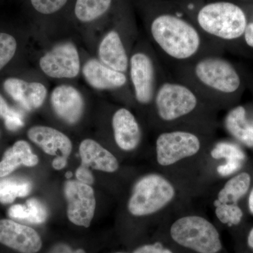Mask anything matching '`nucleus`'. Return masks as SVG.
I'll list each match as a JSON object with an SVG mask.
<instances>
[{
  "mask_svg": "<svg viewBox=\"0 0 253 253\" xmlns=\"http://www.w3.org/2000/svg\"><path fill=\"white\" fill-rule=\"evenodd\" d=\"M150 43L161 62L173 69L211 54H221V45L208 38L191 21L171 13L151 20Z\"/></svg>",
  "mask_w": 253,
  "mask_h": 253,
  "instance_id": "1",
  "label": "nucleus"
},
{
  "mask_svg": "<svg viewBox=\"0 0 253 253\" xmlns=\"http://www.w3.org/2000/svg\"><path fill=\"white\" fill-rule=\"evenodd\" d=\"M172 70L175 79L191 87L214 109L223 98L236 94L241 86L235 67L221 54L202 56Z\"/></svg>",
  "mask_w": 253,
  "mask_h": 253,
  "instance_id": "2",
  "label": "nucleus"
},
{
  "mask_svg": "<svg viewBox=\"0 0 253 253\" xmlns=\"http://www.w3.org/2000/svg\"><path fill=\"white\" fill-rule=\"evenodd\" d=\"M151 108L158 121L164 124L182 121L199 111L214 109L189 86L168 77L158 86Z\"/></svg>",
  "mask_w": 253,
  "mask_h": 253,
  "instance_id": "3",
  "label": "nucleus"
},
{
  "mask_svg": "<svg viewBox=\"0 0 253 253\" xmlns=\"http://www.w3.org/2000/svg\"><path fill=\"white\" fill-rule=\"evenodd\" d=\"M197 27L208 38L221 45L244 36L248 26L244 10L234 3L212 1L200 8L196 16Z\"/></svg>",
  "mask_w": 253,
  "mask_h": 253,
  "instance_id": "4",
  "label": "nucleus"
},
{
  "mask_svg": "<svg viewBox=\"0 0 253 253\" xmlns=\"http://www.w3.org/2000/svg\"><path fill=\"white\" fill-rule=\"evenodd\" d=\"M129 81L138 104L151 107L158 86L167 76L162 62L150 42H145L130 54Z\"/></svg>",
  "mask_w": 253,
  "mask_h": 253,
  "instance_id": "5",
  "label": "nucleus"
},
{
  "mask_svg": "<svg viewBox=\"0 0 253 253\" xmlns=\"http://www.w3.org/2000/svg\"><path fill=\"white\" fill-rule=\"evenodd\" d=\"M170 236L179 246L198 253H218L222 249L215 226L200 216L178 219L171 226Z\"/></svg>",
  "mask_w": 253,
  "mask_h": 253,
  "instance_id": "6",
  "label": "nucleus"
},
{
  "mask_svg": "<svg viewBox=\"0 0 253 253\" xmlns=\"http://www.w3.org/2000/svg\"><path fill=\"white\" fill-rule=\"evenodd\" d=\"M174 196L175 189L166 178L157 174H147L134 185L128 210L136 217L150 215L166 207Z\"/></svg>",
  "mask_w": 253,
  "mask_h": 253,
  "instance_id": "7",
  "label": "nucleus"
},
{
  "mask_svg": "<svg viewBox=\"0 0 253 253\" xmlns=\"http://www.w3.org/2000/svg\"><path fill=\"white\" fill-rule=\"evenodd\" d=\"M202 146L199 134L186 129L165 131L156 141V157L161 166H172L197 154Z\"/></svg>",
  "mask_w": 253,
  "mask_h": 253,
  "instance_id": "8",
  "label": "nucleus"
},
{
  "mask_svg": "<svg viewBox=\"0 0 253 253\" xmlns=\"http://www.w3.org/2000/svg\"><path fill=\"white\" fill-rule=\"evenodd\" d=\"M41 71L48 77L56 79H71L81 72L79 52L72 42L56 44L40 59Z\"/></svg>",
  "mask_w": 253,
  "mask_h": 253,
  "instance_id": "9",
  "label": "nucleus"
},
{
  "mask_svg": "<svg viewBox=\"0 0 253 253\" xmlns=\"http://www.w3.org/2000/svg\"><path fill=\"white\" fill-rule=\"evenodd\" d=\"M68 201V219L76 225L89 227L96 208L94 190L79 181H68L65 184Z\"/></svg>",
  "mask_w": 253,
  "mask_h": 253,
  "instance_id": "10",
  "label": "nucleus"
},
{
  "mask_svg": "<svg viewBox=\"0 0 253 253\" xmlns=\"http://www.w3.org/2000/svg\"><path fill=\"white\" fill-rule=\"evenodd\" d=\"M0 244L20 253H37L42 246L36 231L11 219L0 220Z\"/></svg>",
  "mask_w": 253,
  "mask_h": 253,
  "instance_id": "11",
  "label": "nucleus"
},
{
  "mask_svg": "<svg viewBox=\"0 0 253 253\" xmlns=\"http://www.w3.org/2000/svg\"><path fill=\"white\" fill-rule=\"evenodd\" d=\"M50 102L56 116L68 124L79 122L84 110V100L77 88L69 84L56 86L51 93Z\"/></svg>",
  "mask_w": 253,
  "mask_h": 253,
  "instance_id": "12",
  "label": "nucleus"
},
{
  "mask_svg": "<svg viewBox=\"0 0 253 253\" xmlns=\"http://www.w3.org/2000/svg\"><path fill=\"white\" fill-rule=\"evenodd\" d=\"M4 90L10 97L26 111L41 108L45 101L47 89L38 82H26L17 78H9L3 83Z\"/></svg>",
  "mask_w": 253,
  "mask_h": 253,
  "instance_id": "13",
  "label": "nucleus"
},
{
  "mask_svg": "<svg viewBox=\"0 0 253 253\" xmlns=\"http://www.w3.org/2000/svg\"><path fill=\"white\" fill-rule=\"evenodd\" d=\"M87 84L97 90L115 91L127 85V75L108 67L98 59L88 60L82 69Z\"/></svg>",
  "mask_w": 253,
  "mask_h": 253,
  "instance_id": "14",
  "label": "nucleus"
},
{
  "mask_svg": "<svg viewBox=\"0 0 253 253\" xmlns=\"http://www.w3.org/2000/svg\"><path fill=\"white\" fill-rule=\"evenodd\" d=\"M98 55L99 61L108 67L127 75L130 55L124 38L117 30H111L101 39Z\"/></svg>",
  "mask_w": 253,
  "mask_h": 253,
  "instance_id": "15",
  "label": "nucleus"
},
{
  "mask_svg": "<svg viewBox=\"0 0 253 253\" xmlns=\"http://www.w3.org/2000/svg\"><path fill=\"white\" fill-rule=\"evenodd\" d=\"M115 141L120 149L126 151L137 148L141 140V129L135 116L126 108H120L112 117Z\"/></svg>",
  "mask_w": 253,
  "mask_h": 253,
  "instance_id": "16",
  "label": "nucleus"
},
{
  "mask_svg": "<svg viewBox=\"0 0 253 253\" xmlns=\"http://www.w3.org/2000/svg\"><path fill=\"white\" fill-rule=\"evenodd\" d=\"M30 140L46 154L67 158L72 151V143L66 134L54 128L34 126L28 131Z\"/></svg>",
  "mask_w": 253,
  "mask_h": 253,
  "instance_id": "17",
  "label": "nucleus"
},
{
  "mask_svg": "<svg viewBox=\"0 0 253 253\" xmlns=\"http://www.w3.org/2000/svg\"><path fill=\"white\" fill-rule=\"evenodd\" d=\"M80 155L81 165L86 167L106 172H116L119 168L116 158L93 139H86L82 141L80 145Z\"/></svg>",
  "mask_w": 253,
  "mask_h": 253,
  "instance_id": "18",
  "label": "nucleus"
},
{
  "mask_svg": "<svg viewBox=\"0 0 253 253\" xmlns=\"http://www.w3.org/2000/svg\"><path fill=\"white\" fill-rule=\"evenodd\" d=\"M38 156L32 152L31 146L26 141L19 140L5 151L0 162V177H4L23 165L33 167L38 163Z\"/></svg>",
  "mask_w": 253,
  "mask_h": 253,
  "instance_id": "19",
  "label": "nucleus"
},
{
  "mask_svg": "<svg viewBox=\"0 0 253 253\" xmlns=\"http://www.w3.org/2000/svg\"><path fill=\"white\" fill-rule=\"evenodd\" d=\"M246 109L240 106L226 115L225 127L231 136L249 147L253 146V126L246 119Z\"/></svg>",
  "mask_w": 253,
  "mask_h": 253,
  "instance_id": "20",
  "label": "nucleus"
},
{
  "mask_svg": "<svg viewBox=\"0 0 253 253\" xmlns=\"http://www.w3.org/2000/svg\"><path fill=\"white\" fill-rule=\"evenodd\" d=\"M251 185V176L244 172L231 178L226 183L218 194L217 202L221 204H237L249 191Z\"/></svg>",
  "mask_w": 253,
  "mask_h": 253,
  "instance_id": "21",
  "label": "nucleus"
},
{
  "mask_svg": "<svg viewBox=\"0 0 253 253\" xmlns=\"http://www.w3.org/2000/svg\"><path fill=\"white\" fill-rule=\"evenodd\" d=\"M0 179V203L9 204L16 198L26 197L31 192L32 186L29 181L15 177Z\"/></svg>",
  "mask_w": 253,
  "mask_h": 253,
  "instance_id": "22",
  "label": "nucleus"
},
{
  "mask_svg": "<svg viewBox=\"0 0 253 253\" xmlns=\"http://www.w3.org/2000/svg\"><path fill=\"white\" fill-rule=\"evenodd\" d=\"M111 3L112 0H77L75 14L82 22H91L104 15Z\"/></svg>",
  "mask_w": 253,
  "mask_h": 253,
  "instance_id": "23",
  "label": "nucleus"
},
{
  "mask_svg": "<svg viewBox=\"0 0 253 253\" xmlns=\"http://www.w3.org/2000/svg\"><path fill=\"white\" fill-rule=\"evenodd\" d=\"M215 214L223 224L229 226L237 225L243 217V212L237 204H221L214 201Z\"/></svg>",
  "mask_w": 253,
  "mask_h": 253,
  "instance_id": "24",
  "label": "nucleus"
},
{
  "mask_svg": "<svg viewBox=\"0 0 253 253\" xmlns=\"http://www.w3.org/2000/svg\"><path fill=\"white\" fill-rule=\"evenodd\" d=\"M211 156L214 159L224 158L226 161H243L246 157L244 151L239 146L226 141L216 144L211 151Z\"/></svg>",
  "mask_w": 253,
  "mask_h": 253,
  "instance_id": "25",
  "label": "nucleus"
},
{
  "mask_svg": "<svg viewBox=\"0 0 253 253\" xmlns=\"http://www.w3.org/2000/svg\"><path fill=\"white\" fill-rule=\"evenodd\" d=\"M0 118L4 119L6 129L10 131L17 130L22 127L24 122L22 115L9 107L2 95L0 94Z\"/></svg>",
  "mask_w": 253,
  "mask_h": 253,
  "instance_id": "26",
  "label": "nucleus"
},
{
  "mask_svg": "<svg viewBox=\"0 0 253 253\" xmlns=\"http://www.w3.org/2000/svg\"><path fill=\"white\" fill-rule=\"evenodd\" d=\"M17 49V42L8 33H0V71L14 58Z\"/></svg>",
  "mask_w": 253,
  "mask_h": 253,
  "instance_id": "27",
  "label": "nucleus"
},
{
  "mask_svg": "<svg viewBox=\"0 0 253 253\" xmlns=\"http://www.w3.org/2000/svg\"><path fill=\"white\" fill-rule=\"evenodd\" d=\"M26 206L30 213L28 221L34 224H41L46 220L47 211L41 201L36 199H31L26 203Z\"/></svg>",
  "mask_w": 253,
  "mask_h": 253,
  "instance_id": "28",
  "label": "nucleus"
},
{
  "mask_svg": "<svg viewBox=\"0 0 253 253\" xmlns=\"http://www.w3.org/2000/svg\"><path fill=\"white\" fill-rule=\"evenodd\" d=\"M68 0H31L33 7L42 14H51L59 11Z\"/></svg>",
  "mask_w": 253,
  "mask_h": 253,
  "instance_id": "29",
  "label": "nucleus"
},
{
  "mask_svg": "<svg viewBox=\"0 0 253 253\" xmlns=\"http://www.w3.org/2000/svg\"><path fill=\"white\" fill-rule=\"evenodd\" d=\"M8 213L10 217L19 220L28 221L30 216L29 209L26 205H14L9 208Z\"/></svg>",
  "mask_w": 253,
  "mask_h": 253,
  "instance_id": "30",
  "label": "nucleus"
},
{
  "mask_svg": "<svg viewBox=\"0 0 253 253\" xmlns=\"http://www.w3.org/2000/svg\"><path fill=\"white\" fill-rule=\"evenodd\" d=\"M242 166V161H226L224 165L218 166L217 172L221 176H228L239 170Z\"/></svg>",
  "mask_w": 253,
  "mask_h": 253,
  "instance_id": "31",
  "label": "nucleus"
},
{
  "mask_svg": "<svg viewBox=\"0 0 253 253\" xmlns=\"http://www.w3.org/2000/svg\"><path fill=\"white\" fill-rule=\"evenodd\" d=\"M76 177L78 181L83 183V184L91 185L94 183V178L92 173L89 170L88 167L81 165L76 170Z\"/></svg>",
  "mask_w": 253,
  "mask_h": 253,
  "instance_id": "32",
  "label": "nucleus"
},
{
  "mask_svg": "<svg viewBox=\"0 0 253 253\" xmlns=\"http://www.w3.org/2000/svg\"><path fill=\"white\" fill-rule=\"evenodd\" d=\"M48 253H86L83 249L73 250L68 245L59 244L55 245Z\"/></svg>",
  "mask_w": 253,
  "mask_h": 253,
  "instance_id": "33",
  "label": "nucleus"
},
{
  "mask_svg": "<svg viewBox=\"0 0 253 253\" xmlns=\"http://www.w3.org/2000/svg\"><path fill=\"white\" fill-rule=\"evenodd\" d=\"M164 246L161 243L144 245L136 249L133 253H158Z\"/></svg>",
  "mask_w": 253,
  "mask_h": 253,
  "instance_id": "34",
  "label": "nucleus"
},
{
  "mask_svg": "<svg viewBox=\"0 0 253 253\" xmlns=\"http://www.w3.org/2000/svg\"><path fill=\"white\" fill-rule=\"evenodd\" d=\"M244 36L246 44L253 48V22L248 24Z\"/></svg>",
  "mask_w": 253,
  "mask_h": 253,
  "instance_id": "35",
  "label": "nucleus"
},
{
  "mask_svg": "<svg viewBox=\"0 0 253 253\" xmlns=\"http://www.w3.org/2000/svg\"><path fill=\"white\" fill-rule=\"evenodd\" d=\"M67 164V158L63 157H57L53 161L52 166L54 169H61Z\"/></svg>",
  "mask_w": 253,
  "mask_h": 253,
  "instance_id": "36",
  "label": "nucleus"
},
{
  "mask_svg": "<svg viewBox=\"0 0 253 253\" xmlns=\"http://www.w3.org/2000/svg\"><path fill=\"white\" fill-rule=\"evenodd\" d=\"M248 244L250 247L253 249V228L252 230L250 231L249 237H248Z\"/></svg>",
  "mask_w": 253,
  "mask_h": 253,
  "instance_id": "37",
  "label": "nucleus"
},
{
  "mask_svg": "<svg viewBox=\"0 0 253 253\" xmlns=\"http://www.w3.org/2000/svg\"><path fill=\"white\" fill-rule=\"evenodd\" d=\"M249 208L251 212L253 214V189L251 191V194H250V197L249 200Z\"/></svg>",
  "mask_w": 253,
  "mask_h": 253,
  "instance_id": "38",
  "label": "nucleus"
},
{
  "mask_svg": "<svg viewBox=\"0 0 253 253\" xmlns=\"http://www.w3.org/2000/svg\"><path fill=\"white\" fill-rule=\"evenodd\" d=\"M158 253H173L170 250L163 247Z\"/></svg>",
  "mask_w": 253,
  "mask_h": 253,
  "instance_id": "39",
  "label": "nucleus"
},
{
  "mask_svg": "<svg viewBox=\"0 0 253 253\" xmlns=\"http://www.w3.org/2000/svg\"><path fill=\"white\" fill-rule=\"evenodd\" d=\"M73 176V173L71 172H68L66 174V177L68 178V179H69V178H71V176Z\"/></svg>",
  "mask_w": 253,
  "mask_h": 253,
  "instance_id": "40",
  "label": "nucleus"
},
{
  "mask_svg": "<svg viewBox=\"0 0 253 253\" xmlns=\"http://www.w3.org/2000/svg\"></svg>",
  "mask_w": 253,
  "mask_h": 253,
  "instance_id": "41",
  "label": "nucleus"
}]
</instances>
